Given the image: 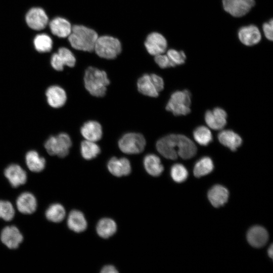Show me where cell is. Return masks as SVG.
Listing matches in <instances>:
<instances>
[{
  "label": "cell",
  "mask_w": 273,
  "mask_h": 273,
  "mask_svg": "<svg viewBox=\"0 0 273 273\" xmlns=\"http://www.w3.org/2000/svg\"><path fill=\"white\" fill-rule=\"evenodd\" d=\"M50 28L52 33L56 36L61 38H67L70 35L72 24L67 19L62 17H57L50 22Z\"/></svg>",
  "instance_id": "obj_18"
},
{
  "label": "cell",
  "mask_w": 273,
  "mask_h": 273,
  "mask_svg": "<svg viewBox=\"0 0 273 273\" xmlns=\"http://www.w3.org/2000/svg\"><path fill=\"white\" fill-rule=\"evenodd\" d=\"M146 146L144 136L139 133L129 132L124 134L118 141L120 150L127 154L141 153Z\"/></svg>",
  "instance_id": "obj_7"
},
{
  "label": "cell",
  "mask_w": 273,
  "mask_h": 273,
  "mask_svg": "<svg viewBox=\"0 0 273 273\" xmlns=\"http://www.w3.org/2000/svg\"><path fill=\"white\" fill-rule=\"evenodd\" d=\"M100 152V147L95 142L85 140L81 143V154L82 157L86 160H91L95 158Z\"/></svg>",
  "instance_id": "obj_31"
},
{
  "label": "cell",
  "mask_w": 273,
  "mask_h": 273,
  "mask_svg": "<svg viewBox=\"0 0 273 273\" xmlns=\"http://www.w3.org/2000/svg\"><path fill=\"white\" fill-rule=\"evenodd\" d=\"M98 33L85 25H72L71 32L67 37L70 47L74 51L91 53L94 52Z\"/></svg>",
  "instance_id": "obj_2"
},
{
  "label": "cell",
  "mask_w": 273,
  "mask_h": 273,
  "mask_svg": "<svg viewBox=\"0 0 273 273\" xmlns=\"http://www.w3.org/2000/svg\"><path fill=\"white\" fill-rule=\"evenodd\" d=\"M33 42L36 51L41 53L50 52L53 46L52 38L46 34H40L36 35Z\"/></svg>",
  "instance_id": "obj_33"
},
{
  "label": "cell",
  "mask_w": 273,
  "mask_h": 273,
  "mask_svg": "<svg viewBox=\"0 0 273 273\" xmlns=\"http://www.w3.org/2000/svg\"><path fill=\"white\" fill-rule=\"evenodd\" d=\"M65 216L66 211L64 207L59 203L50 205L46 212V218L53 222H61L64 220Z\"/></svg>",
  "instance_id": "obj_30"
},
{
  "label": "cell",
  "mask_w": 273,
  "mask_h": 273,
  "mask_svg": "<svg viewBox=\"0 0 273 273\" xmlns=\"http://www.w3.org/2000/svg\"><path fill=\"white\" fill-rule=\"evenodd\" d=\"M76 61L75 54L70 49L61 47L58 49L57 53L53 54L51 64L55 70L61 71L63 70L65 66L70 68L74 67Z\"/></svg>",
  "instance_id": "obj_9"
},
{
  "label": "cell",
  "mask_w": 273,
  "mask_h": 273,
  "mask_svg": "<svg viewBox=\"0 0 273 273\" xmlns=\"http://www.w3.org/2000/svg\"><path fill=\"white\" fill-rule=\"evenodd\" d=\"M144 166L146 171L153 176H159L164 170L159 157L153 154H148L145 157Z\"/></svg>",
  "instance_id": "obj_26"
},
{
  "label": "cell",
  "mask_w": 273,
  "mask_h": 273,
  "mask_svg": "<svg viewBox=\"0 0 273 273\" xmlns=\"http://www.w3.org/2000/svg\"><path fill=\"white\" fill-rule=\"evenodd\" d=\"M156 146L162 156L170 160L176 159L178 156L184 159H190L197 153L194 142L182 134H170L163 136L157 142Z\"/></svg>",
  "instance_id": "obj_1"
},
{
  "label": "cell",
  "mask_w": 273,
  "mask_h": 273,
  "mask_svg": "<svg viewBox=\"0 0 273 273\" xmlns=\"http://www.w3.org/2000/svg\"><path fill=\"white\" fill-rule=\"evenodd\" d=\"M170 175L174 181L180 183L184 182L188 178V171L183 164L176 163L171 167Z\"/></svg>",
  "instance_id": "obj_34"
},
{
  "label": "cell",
  "mask_w": 273,
  "mask_h": 273,
  "mask_svg": "<svg viewBox=\"0 0 273 273\" xmlns=\"http://www.w3.org/2000/svg\"><path fill=\"white\" fill-rule=\"evenodd\" d=\"M107 167L112 174L117 177L127 175L131 171L130 163L126 158H111L108 162Z\"/></svg>",
  "instance_id": "obj_17"
},
{
  "label": "cell",
  "mask_w": 273,
  "mask_h": 273,
  "mask_svg": "<svg viewBox=\"0 0 273 273\" xmlns=\"http://www.w3.org/2000/svg\"><path fill=\"white\" fill-rule=\"evenodd\" d=\"M71 145L70 137L64 132L50 136L44 145V148L49 155L61 158L65 157L68 154Z\"/></svg>",
  "instance_id": "obj_6"
},
{
  "label": "cell",
  "mask_w": 273,
  "mask_h": 273,
  "mask_svg": "<svg viewBox=\"0 0 273 273\" xmlns=\"http://www.w3.org/2000/svg\"><path fill=\"white\" fill-rule=\"evenodd\" d=\"M193 136L196 142L202 146L208 145L213 140L210 130L204 126L196 128L193 131Z\"/></svg>",
  "instance_id": "obj_32"
},
{
  "label": "cell",
  "mask_w": 273,
  "mask_h": 273,
  "mask_svg": "<svg viewBox=\"0 0 273 273\" xmlns=\"http://www.w3.org/2000/svg\"><path fill=\"white\" fill-rule=\"evenodd\" d=\"M213 168L214 165L211 159L208 157H203L195 164L194 174L197 177H200L211 172Z\"/></svg>",
  "instance_id": "obj_29"
},
{
  "label": "cell",
  "mask_w": 273,
  "mask_h": 273,
  "mask_svg": "<svg viewBox=\"0 0 273 273\" xmlns=\"http://www.w3.org/2000/svg\"><path fill=\"white\" fill-rule=\"evenodd\" d=\"M25 162L28 168L34 172L42 171L46 164L45 159L34 150H30L26 153Z\"/></svg>",
  "instance_id": "obj_27"
},
{
  "label": "cell",
  "mask_w": 273,
  "mask_h": 273,
  "mask_svg": "<svg viewBox=\"0 0 273 273\" xmlns=\"http://www.w3.org/2000/svg\"><path fill=\"white\" fill-rule=\"evenodd\" d=\"M254 0H222L224 10L235 17H242L247 14L254 6Z\"/></svg>",
  "instance_id": "obj_10"
},
{
  "label": "cell",
  "mask_w": 273,
  "mask_h": 273,
  "mask_svg": "<svg viewBox=\"0 0 273 273\" xmlns=\"http://www.w3.org/2000/svg\"><path fill=\"white\" fill-rule=\"evenodd\" d=\"M267 253L269 257L272 258L273 256V246L272 244L269 247Z\"/></svg>",
  "instance_id": "obj_41"
},
{
  "label": "cell",
  "mask_w": 273,
  "mask_h": 273,
  "mask_svg": "<svg viewBox=\"0 0 273 273\" xmlns=\"http://www.w3.org/2000/svg\"><path fill=\"white\" fill-rule=\"evenodd\" d=\"M101 272L102 273H116L118 272V270L113 265H107L102 268Z\"/></svg>",
  "instance_id": "obj_40"
},
{
  "label": "cell",
  "mask_w": 273,
  "mask_h": 273,
  "mask_svg": "<svg viewBox=\"0 0 273 273\" xmlns=\"http://www.w3.org/2000/svg\"><path fill=\"white\" fill-rule=\"evenodd\" d=\"M83 80L86 90L92 95L102 97L105 95L110 80L107 72L97 67L89 66L84 72Z\"/></svg>",
  "instance_id": "obj_3"
},
{
  "label": "cell",
  "mask_w": 273,
  "mask_h": 273,
  "mask_svg": "<svg viewBox=\"0 0 273 273\" xmlns=\"http://www.w3.org/2000/svg\"><path fill=\"white\" fill-rule=\"evenodd\" d=\"M122 50V43L117 37L102 34L99 35L96 40L94 52L101 59L112 60L118 57Z\"/></svg>",
  "instance_id": "obj_4"
},
{
  "label": "cell",
  "mask_w": 273,
  "mask_h": 273,
  "mask_svg": "<svg viewBox=\"0 0 273 273\" xmlns=\"http://www.w3.org/2000/svg\"><path fill=\"white\" fill-rule=\"evenodd\" d=\"M15 213L14 207L10 202L0 200V218L11 221L14 218Z\"/></svg>",
  "instance_id": "obj_35"
},
{
  "label": "cell",
  "mask_w": 273,
  "mask_h": 273,
  "mask_svg": "<svg viewBox=\"0 0 273 273\" xmlns=\"http://www.w3.org/2000/svg\"><path fill=\"white\" fill-rule=\"evenodd\" d=\"M148 54L152 56L165 53L168 46L166 37L161 32L153 31L149 33L144 41Z\"/></svg>",
  "instance_id": "obj_8"
},
{
  "label": "cell",
  "mask_w": 273,
  "mask_h": 273,
  "mask_svg": "<svg viewBox=\"0 0 273 273\" xmlns=\"http://www.w3.org/2000/svg\"><path fill=\"white\" fill-rule=\"evenodd\" d=\"M191 94L188 90L173 93L166 106V109L175 116L186 115L191 112Z\"/></svg>",
  "instance_id": "obj_5"
},
{
  "label": "cell",
  "mask_w": 273,
  "mask_h": 273,
  "mask_svg": "<svg viewBox=\"0 0 273 273\" xmlns=\"http://www.w3.org/2000/svg\"><path fill=\"white\" fill-rule=\"evenodd\" d=\"M48 104L54 108L62 107L67 101V94L65 90L59 85H52L46 92Z\"/></svg>",
  "instance_id": "obj_16"
},
{
  "label": "cell",
  "mask_w": 273,
  "mask_h": 273,
  "mask_svg": "<svg viewBox=\"0 0 273 273\" xmlns=\"http://www.w3.org/2000/svg\"><path fill=\"white\" fill-rule=\"evenodd\" d=\"M153 58L154 63L161 69H166L175 66L165 53L157 55Z\"/></svg>",
  "instance_id": "obj_37"
},
{
  "label": "cell",
  "mask_w": 273,
  "mask_h": 273,
  "mask_svg": "<svg viewBox=\"0 0 273 273\" xmlns=\"http://www.w3.org/2000/svg\"><path fill=\"white\" fill-rule=\"evenodd\" d=\"M227 114L222 109L216 107L212 111L208 110L205 114L207 125L214 130L222 129L226 124Z\"/></svg>",
  "instance_id": "obj_13"
},
{
  "label": "cell",
  "mask_w": 273,
  "mask_h": 273,
  "mask_svg": "<svg viewBox=\"0 0 273 273\" xmlns=\"http://www.w3.org/2000/svg\"><path fill=\"white\" fill-rule=\"evenodd\" d=\"M49 18L44 11L40 8L31 9L26 15V21L29 27L35 30L43 29L47 26Z\"/></svg>",
  "instance_id": "obj_11"
},
{
  "label": "cell",
  "mask_w": 273,
  "mask_h": 273,
  "mask_svg": "<svg viewBox=\"0 0 273 273\" xmlns=\"http://www.w3.org/2000/svg\"><path fill=\"white\" fill-rule=\"evenodd\" d=\"M16 204L18 210L25 214L34 213L37 205L35 196L29 192H24L19 195Z\"/></svg>",
  "instance_id": "obj_19"
},
{
  "label": "cell",
  "mask_w": 273,
  "mask_h": 273,
  "mask_svg": "<svg viewBox=\"0 0 273 273\" xmlns=\"http://www.w3.org/2000/svg\"><path fill=\"white\" fill-rule=\"evenodd\" d=\"M262 30L265 37L269 40L273 39V20L264 23L262 25Z\"/></svg>",
  "instance_id": "obj_38"
},
{
  "label": "cell",
  "mask_w": 273,
  "mask_h": 273,
  "mask_svg": "<svg viewBox=\"0 0 273 273\" xmlns=\"http://www.w3.org/2000/svg\"><path fill=\"white\" fill-rule=\"evenodd\" d=\"M151 77L157 90L159 92L164 88V81L161 77L155 73H151Z\"/></svg>",
  "instance_id": "obj_39"
},
{
  "label": "cell",
  "mask_w": 273,
  "mask_h": 273,
  "mask_svg": "<svg viewBox=\"0 0 273 273\" xmlns=\"http://www.w3.org/2000/svg\"><path fill=\"white\" fill-rule=\"evenodd\" d=\"M219 142L232 151H235L242 144V138L231 130H224L218 134Z\"/></svg>",
  "instance_id": "obj_23"
},
{
  "label": "cell",
  "mask_w": 273,
  "mask_h": 273,
  "mask_svg": "<svg viewBox=\"0 0 273 273\" xmlns=\"http://www.w3.org/2000/svg\"><path fill=\"white\" fill-rule=\"evenodd\" d=\"M229 192L224 187L217 185L211 188L208 193V198L212 206L219 207L228 200Z\"/></svg>",
  "instance_id": "obj_21"
},
{
  "label": "cell",
  "mask_w": 273,
  "mask_h": 273,
  "mask_svg": "<svg viewBox=\"0 0 273 273\" xmlns=\"http://www.w3.org/2000/svg\"><path fill=\"white\" fill-rule=\"evenodd\" d=\"M4 175L14 188L25 184L27 178L26 171L17 164H12L7 167Z\"/></svg>",
  "instance_id": "obj_14"
},
{
  "label": "cell",
  "mask_w": 273,
  "mask_h": 273,
  "mask_svg": "<svg viewBox=\"0 0 273 273\" xmlns=\"http://www.w3.org/2000/svg\"><path fill=\"white\" fill-rule=\"evenodd\" d=\"M116 222L109 218L100 219L97 225L96 231L101 238L107 239L113 236L116 232Z\"/></svg>",
  "instance_id": "obj_28"
},
{
  "label": "cell",
  "mask_w": 273,
  "mask_h": 273,
  "mask_svg": "<svg viewBox=\"0 0 273 273\" xmlns=\"http://www.w3.org/2000/svg\"><path fill=\"white\" fill-rule=\"evenodd\" d=\"M137 87L138 90L144 95L154 98L158 96L159 92L155 86L150 74L142 75L138 80Z\"/></svg>",
  "instance_id": "obj_25"
},
{
  "label": "cell",
  "mask_w": 273,
  "mask_h": 273,
  "mask_svg": "<svg viewBox=\"0 0 273 273\" xmlns=\"http://www.w3.org/2000/svg\"><path fill=\"white\" fill-rule=\"evenodd\" d=\"M23 237L19 230L14 225L7 226L2 231L1 240L9 249H16L22 242Z\"/></svg>",
  "instance_id": "obj_12"
},
{
  "label": "cell",
  "mask_w": 273,
  "mask_h": 273,
  "mask_svg": "<svg viewBox=\"0 0 273 273\" xmlns=\"http://www.w3.org/2000/svg\"><path fill=\"white\" fill-rule=\"evenodd\" d=\"M240 41L247 46H252L257 44L261 40V35L258 28L250 25L242 27L238 31Z\"/></svg>",
  "instance_id": "obj_15"
},
{
  "label": "cell",
  "mask_w": 273,
  "mask_h": 273,
  "mask_svg": "<svg viewBox=\"0 0 273 273\" xmlns=\"http://www.w3.org/2000/svg\"><path fill=\"white\" fill-rule=\"evenodd\" d=\"M166 54L170 61L175 65H179L184 64L186 60V56L183 51H177L174 49L167 50Z\"/></svg>",
  "instance_id": "obj_36"
},
{
  "label": "cell",
  "mask_w": 273,
  "mask_h": 273,
  "mask_svg": "<svg viewBox=\"0 0 273 273\" xmlns=\"http://www.w3.org/2000/svg\"><path fill=\"white\" fill-rule=\"evenodd\" d=\"M247 239L248 243L252 246L260 248L266 243L268 239V234L264 228L260 226H254L248 232Z\"/></svg>",
  "instance_id": "obj_20"
},
{
  "label": "cell",
  "mask_w": 273,
  "mask_h": 273,
  "mask_svg": "<svg viewBox=\"0 0 273 273\" xmlns=\"http://www.w3.org/2000/svg\"><path fill=\"white\" fill-rule=\"evenodd\" d=\"M80 132L86 140L95 142L99 141L103 134L101 124L98 122L93 120L84 123L81 127Z\"/></svg>",
  "instance_id": "obj_22"
},
{
  "label": "cell",
  "mask_w": 273,
  "mask_h": 273,
  "mask_svg": "<svg viewBox=\"0 0 273 273\" xmlns=\"http://www.w3.org/2000/svg\"><path fill=\"white\" fill-rule=\"evenodd\" d=\"M67 225L71 231L75 233H81L86 230L87 223L83 213L79 210H74L68 215Z\"/></svg>",
  "instance_id": "obj_24"
}]
</instances>
